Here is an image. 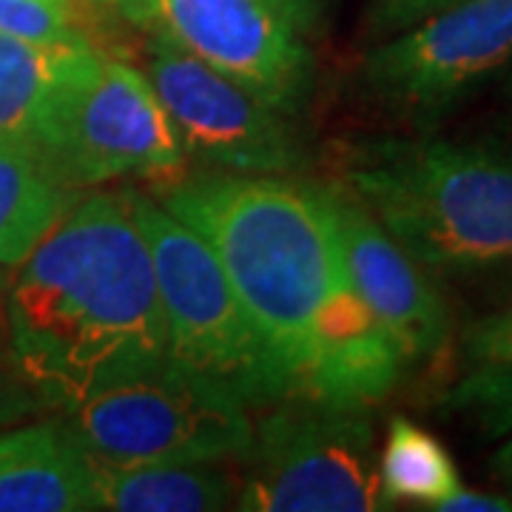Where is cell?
<instances>
[{
	"mask_svg": "<svg viewBox=\"0 0 512 512\" xmlns=\"http://www.w3.org/2000/svg\"><path fill=\"white\" fill-rule=\"evenodd\" d=\"M490 467H493L495 476L501 478L504 484H510L512 487V430L507 433V441H504V444H501V447H498V450L493 453Z\"/></svg>",
	"mask_w": 512,
	"mask_h": 512,
	"instance_id": "26",
	"label": "cell"
},
{
	"mask_svg": "<svg viewBox=\"0 0 512 512\" xmlns=\"http://www.w3.org/2000/svg\"><path fill=\"white\" fill-rule=\"evenodd\" d=\"M97 510L92 456L63 413L0 430V512Z\"/></svg>",
	"mask_w": 512,
	"mask_h": 512,
	"instance_id": "13",
	"label": "cell"
},
{
	"mask_svg": "<svg viewBox=\"0 0 512 512\" xmlns=\"http://www.w3.org/2000/svg\"><path fill=\"white\" fill-rule=\"evenodd\" d=\"M63 416L92 461L114 467L242 461L254 436L248 404L174 359Z\"/></svg>",
	"mask_w": 512,
	"mask_h": 512,
	"instance_id": "7",
	"label": "cell"
},
{
	"mask_svg": "<svg viewBox=\"0 0 512 512\" xmlns=\"http://www.w3.org/2000/svg\"><path fill=\"white\" fill-rule=\"evenodd\" d=\"M461 350L470 367H512V305L473 322Z\"/></svg>",
	"mask_w": 512,
	"mask_h": 512,
	"instance_id": "20",
	"label": "cell"
},
{
	"mask_svg": "<svg viewBox=\"0 0 512 512\" xmlns=\"http://www.w3.org/2000/svg\"><path fill=\"white\" fill-rule=\"evenodd\" d=\"M342 180L427 271L512 268V146L370 137L342 151Z\"/></svg>",
	"mask_w": 512,
	"mask_h": 512,
	"instance_id": "3",
	"label": "cell"
},
{
	"mask_svg": "<svg viewBox=\"0 0 512 512\" xmlns=\"http://www.w3.org/2000/svg\"><path fill=\"white\" fill-rule=\"evenodd\" d=\"M461 487L456 461L430 430L393 416L379 450V490L384 507L413 504L433 510Z\"/></svg>",
	"mask_w": 512,
	"mask_h": 512,
	"instance_id": "17",
	"label": "cell"
},
{
	"mask_svg": "<svg viewBox=\"0 0 512 512\" xmlns=\"http://www.w3.org/2000/svg\"><path fill=\"white\" fill-rule=\"evenodd\" d=\"M46 413V404L37 399V393L20 376L18 365L9 353V345L0 333V430L37 419Z\"/></svg>",
	"mask_w": 512,
	"mask_h": 512,
	"instance_id": "21",
	"label": "cell"
},
{
	"mask_svg": "<svg viewBox=\"0 0 512 512\" xmlns=\"http://www.w3.org/2000/svg\"><path fill=\"white\" fill-rule=\"evenodd\" d=\"M444 407L470 416L487 436H507L512 430V367H470L447 390Z\"/></svg>",
	"mask_w": 512,
	"mask_h": 512,
	"instance_id": "19",
	"label": "cell"
},
{
	"mask_svg": "<svg viewBox=\"0 0 512 512\" xmlns=\"http://www.w3.org/2000/svg\"><path fill=\"white\" fill-rule=\"evenodd\" d=\"M271 3L302 35H311L325 12V0H271Z\"/></svg>",
	"mask_w": 512,
	"mask_h": 512,
	"instance_id": "25",
	"label": "cell"
},
{
	"mask_svg": "<svg viewBox=\"0 0 512 512\" xmlns=\"http://www.w3.org/2000/svg\"><path fill=\"white\" fill-rule=\"evenodd\" d=\"M6 288H9V268L0 265V333H3V302H6Z\"/></svg>",
	"mask_w": 512,
	"mask_h": 512,
	"instance_id": "27",
	"label": "cell"
},
{
	"mask_svg": "<svg viewBox=\"0 0 512 512\" xmlns=\"http://www.w3.org/2000/svg\"><path fill=\"white\" fill-rule=\"evenodd\" d=\"M126 26L171 40L293 117L311 103L316 60L308 35L271 0H131Z\"/></svg>",
	"mask_w": 512,
	"mask_h": 512,
	"instance_id": "10",
	"label": "cell"
},
{
	"mask_svg": "<svg viewBox=\"0 0 512 512\" xmlns=\"http://www.w3.org/2000/svg\"><path fill=\"white\" fill-rule=\"evenodd\" d=\"M410 367L402 342L345 279L313 322L311 359L293 396L370 413L402 387Z\"/></svg>",
	"mask_w": 512,
	"mask_h": 512,
	"instance_id": "12",
	"label": "cell"
},
{
	"mask_svg": "<svg viewBox=\"0 0 512 512\" xmlns=\"http://www.w3.org/2000/svg\"><path fill=\"white\" fill-rule=\"evenodd\" d=\"M177 365L231 390L251 410L288 396L231 279L208 242L148 191L131 188Z\"/></svg>",
	"mask_w": 512,
	"mask_h": 512,
	"instance_id": "5",
	"label": "cell"
},
{
	"mask_svg": "<svg viewBox=\"0 0 512 512\" xmlns=\"http://www.w3.org/2000/svg\"><path fill=\"white\" fill-rule=\"evenodd\" d=\"M80 18L86 23L89 35L94 37V43L100 49H106V37L117 35L128 29L126 26V12L131 6V0H74ZM109 52V49H106Z\"/></svg>",
	"mask_w": 512,
	"mask_h": 512,
	"instance_id": "23",
	"label": "cell"
},
{
	"mask_svg": "<svg viewBox=\"0 0 512 512\" xmlns=\"http://www.w3.org/2000/svg\"><path fill=\"white\" fill-rule=\"evenodd\" d=\"M239 464L237 510H387L379 490L376 427L362 410L285 396L262 407Z\"/></svg>",
	"mask_w": 512,
	"mask_h": 512,
	"instance_id": "6",
	"label": "cell"
},
{
	"mask_svg": "<svg viewBox=\"0 0 512 512\" xmlns=\"http://www.w3.org/2000/svg\"><path fill=\"white\" fill-rule=\"evenodd\" d=\"M504 97H507V103H510V111H512V72L507 77V83H504Z\"/></svg>",
	"mask_w": 512,
	"mask_h": 512,
	"instance_id": "28",
	"label": "cell"
},
{
	"mask_svg": "<svg viewBox=\"0 0 512 512\" xmlns=\"http://www.w3.org/2000/svg\"><path fill=\"white\" fill-rule=\"evenodd\" d=\"M433 510L439 512H512V495L501 493H478L467 490L464 484L456 493H450L444 501H439Z\"/></svg>",
	"mask_w": 512,
	"mask_h": 512,
	"instance_id": "24",
	"label": "cell"
},
{
	"mask_svg": "<svg viewBox=\"0 0 512 512\" xmlns=\"http://www.w3.org/2000/svg\"><path fill=\"white\" fill-rule=\"evenodd\" d=\"M339 234L350 285L402 342L410 362L439 356L450 339L447 302L419 259L387 234L342 183H319Z\"/></svg>",
	"mask_w": 512,
	"mask_h": 512,
	"instance_id": "11",
	"label": "cell"
},
{
	"mask_svg": "<svg viewBox=\"0 0 512 512\" xmlns=\"http://www.w3.org/2000/svg\"><path fill=\"white\" fill-rule=\"evenodd\" d=\"M0 35L37 46H97L74 0H0Z\"/></svg>",
	"mask_w": 512,
	"mask_h": 512,
	"instance_id": "18",
	"label": "cell"
},
{
	"mask_svg": "<svg viewBox=\"0 0 512 512\" xmlns=\"http://www.w3.org/2000/svg\"><path fill=\"white\" fill-rule=\"evenodd\" d=\"M83 194L32 151L0 146V265L18 268Z\"/></svg>",
	"mask_w": 512,
	"mask_h": 512,
	"instance_id": "16",
	"label": "cell"
},
{
	"mask_svg": "<svg viewBox=\"0 0 512 512\" xmlns=\"http://www.w3.org/2000/svg\"><path fill=\"white\" fill-rule=\"evenodd\" d=\"M453 3L458 0H370V29L376 35H396Z\"/></svg>",
	"mask_w": 512,
	"mask_h": 512,
	"instance_id": "22",
	"label": "cell"
},
{
	"mask_svg": "<svg viewBox=\"0 0 512 512\" xmlns=\"http://www.w3.org/2000/svg\"><path fill=\"white\" fill-rule=\"evenodd\" d=\"M140 37V69L160 97L188 163L279 177H302L311 168L302 117L276 109L165 37Z\"/></svg>",
	"mask_w": 512,
	"mask_h": 512,
	"instance_id": "9",
	"label": "cell"
},
{
	"mask_svg": "<svg viewBox=\"0 0 512 512\" xmlns=\"http://www.w3.org/2000/svg\"><path fill=\"white\" fill-rule=\"evenodd\" d=\"M510 66L512 0H458L370 49L359 89L390 120L433 131Z\"/></svg>",
	"mask_w": 512,
	"mask_h": 512,
	"instance_id": "8",
	"label": "cell"
},
{
	"mask_svg": "<svg viewBox=\"0 0 512 512\" xmlns=\"http://www.w3.org/2000/svg\"><path fill=\"white\" fill-rule=\"evenodd\" d=\"M37 157L77 191L160 183L188 168L143 69L97 46L63 80Z\"/></svg>",
	"mask_w": 512,
	"mask_h": 512,
	"instance_id": "4",
	"label": "cell"
},
{
	"mask_svg": "<svg viewBox=\"0 0 512 512\" xmlns=\"http://www.w3.org/2000/svg\"><path fill=\"white\" fill-rule=\"evenodd\" d=\"M94 464L97 510L217 512L237 507L239 476L228 461L197 464Z\"/></svg>",
	"mask_w": 512,
	"mask_h": 512,
	"instance_id": "14",
	"label": "cell"
},
{
	"mask_svg": "<svg viewBox=\"0 0 512 512\" xmlns=\"http://www.w3.org/2000/svg\"><path fill=\"white\" fill-rule=\"evenodd\" d=\"M148 194L208 242L288 396L299 393L313 322L348 279L319 183L185 168Z\"/></svg>",
	"mask_w": 512,
	"mask_h": 512,
	"instance_id": "2",
	"label": "cell"
},
{
	"mask_svg": "<svg viewBox=\"0 0 512 512\" xmlns=\"http://www.w3.org/2000/svg\"><path fill=\"white\" fill-rule=\"evenodd\" d=\"M92 46H37L0 35V146L32 151L63 80Z\"/></svg>",
	"mask_w": 512,
	"mask_h": 512,
	"instance_id": "15",
	"label": "cell"
},
{
	"mask_svg": "<svg viewBox=\"0 0 512 512\" xmlns=\"http://www.w3.org/2000/svg\"><path fill=\"white\" fill-rule=\"evenodd\" d=\"M131 188L86 191L9 274L3 339L46 410L66 413L171 359Z\"/></svg>",
	"mask_w": 512,
	"mask_h": 512,
	"instance_id": "1",
	"label": "cell"
}]
</instances>
